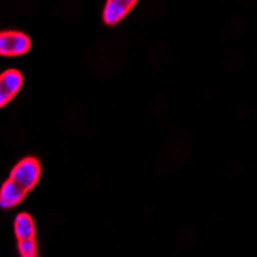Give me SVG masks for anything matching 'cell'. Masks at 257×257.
Returning a JSON list of instances; mask_svg holds the SVG:
<instances>
[{
  "label": "cell",
  "instance_id": "6da1fadb",
  "mask_svg": "<svg viewBox=\"0 0 257 257\" xmlns=\"http://www.w3.org/2000/svg\"><path fill=\"white\" fill-rule=\"evenodd\" d=\"M40 178V164L34 157H27L20 161L11 171V180L20 185L25 192L35 187Z\"/></svg>",
  "mask_w": 257,
  "mask_h": 257
},
{
  "label": "cell",
  "instance_id": "7a4b0ae2",
  "mask_svg": "<svg viewBox=\"0 0 257 257\" xmlns=\"http://www.w3.org/2000/svg\"><path fill=\"white\" fill-rule=\"evenodd\" d=\"M31 40L24 32L4 31L0 35V53L6 57H16L29 52Z\"/></svg>",
  "mask_w": 257,
  "mask_h": 257
},
{
  "label": "cell",
  "instance_id": "3957f363",
  "mask_svg": "<svg viewBox=\"0 0 257 257\" xmlns=\"http://www.w3.org/2000/svg\"><path fill=\"white\" fill-rule=\"evenodd\" d=\"M24 77L17 70H8L0 77V105H6L20 91Z\"/></svg>",
  "mask_w": 257,
  "mask_h": 257
},
{
  "label": "cell",
  "instance_id": "277c9868",
  "mask_svg": "<svg viewBox=\"0 0 257 257\" xmlns=\"http://www.w3.org/2000/svg\"><path fill=\"white\" fill-rule=\"evenodd\" d=\"M135 6L134 0H109L103 11V20L105 24L114 25L120 22Z\"/></svg>",
  "mask_w": 257,
  "mask_h": 257
},
{
  "label": "cell",
  "instance_id": "5b68a950",
  "mask_svg": "<svg viewBox=\"0 0 257 257\" xmlns=\"http://www.w3.org/2000/svg\"><path fill=\"white\" fill-rule=\"evenodd\" d=\"M25 192L18 184H16L13 180H7L2 188V194H0V205L3 208H11L13 206L18 205L22 199L25 198Z\"/></svg>",
  "mask_w": 257,
  "mask_h": 257
},
{
  "label": "cell",
  "instance_id": "8992f818",
  "mask_svg": "<svg viewBox=\"0 0 257 257\" xmlns=\"http://www.w3.org/2000/svg\"><path fill=\"white\" fill-rule=\"evenodd\" d=\"M15 233L18 240L35 238V222L29 213H20L15 220Z\"/></svg>",
  "mask_w": 257,
  "mask_h": 257
},
{
  "label": "cell",
  "instance_id": "52a82bcc",
  "mask_svg": "<svg viewBox=\"0 0 257 257\" xmlns=\"http://www.w3.org/2000/svg\"><path fill=\"white\" fill-rule=\"evenodd\" d=\"M18 251H20L21 257H38V247H36L35 238L18 240Z\"/></svg>",
  "mask_w": 257,
  "mask_h": 257
}]
</instances>
